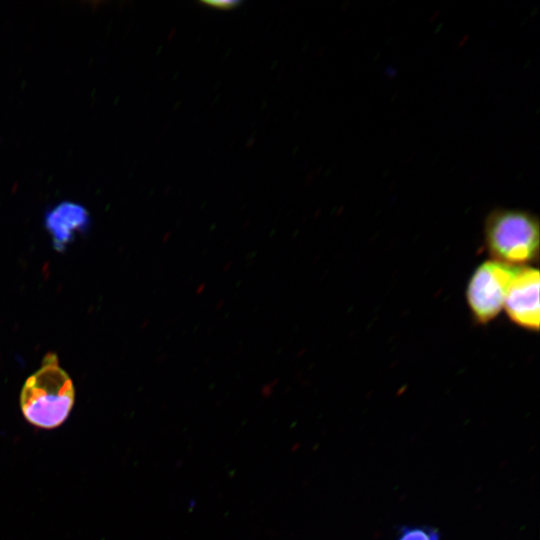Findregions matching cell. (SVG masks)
<instances>
[{"label": "cell", "instance_id": "6da1fadb", "mask_svg": "<svg viewBox=\"0 0 540 540\" xmlns=\"http://www.w3.org/2000/svg\"><path fill=\"white\" fill-rule=\"evenodd\" d=\"M75 389L67 372L59 365L55 353H48L40 368L26 379L20 394L24 418L41 429H54L70 415Z\"/></svg>", "mask_w": 540, "mask_h": 540}, {"label": "cell", "instance_id": "3957f363", "mask_svg": "<svg viewBox=\"0 0 540 540\" xmlns=\"http://www.w3.org/2000/svg\"><path fill=\"white\" fill-rule=\"evenodd\" d=\"M519 268L493 259L476 268L468 282L466 299L478 323H488L503 309L508 288Z\"/></svg>", "mask_w": 540, "mask_h": 540}, {"label": "cell", "instance_id": "7a4b0ae2", "mask_svg": "<svg viewBox=\"0 0 540 540\" xmlns=\"http://www.w3.org/2000/svg\"><path fill=\"white\" fill-rule=\"evenodd\" d=\"M539 220L521 209H495L484 223V243L493 260L528 266L539 255Z\"/></svg>", "mask_w": 540, "mask_h": 540}, {"label": "cell", "instance_id": "277c9868", "mask_svg": "<svg viewBox=\"0 0 540 540\" xmlns=\"http://www.w3.org/2000/svg\"><path fill=\"white\" fill-rule=\"evenodd\" d=\"M503 308L516 325L537 331L539 328V270L521 266L508 288Z\"/></svg>", "mask_w": 540, "mask_h": 540}, {"label": "cell", "instance_id": "8992f818", "mask_svg": "<svg viewBox=\"0 0 540 540\" xmlns=\"http://www.w3.org/2000/svg\"><path fill=\"white\" fill-rule=\"evenodd\" d=\"M397 540H440L439 532L428 526H404Z\"/></svg>", "mask_w": 540, "mask_h": 540}, {"label": "cell", "instance_id": "52a82bcc", "mask_svg": "<svg viewBox=\"0 0 540 540\" xmlns=\"http://www.w3.org/2000/svg\"><path fill=\"white\" fill-rule=\"evenodd\" d=\"M205 4H208L214 8L219 9H230L234 8L238 2L235 1H206Z\"/></svg>", "mask_w": 540, "mask_h": 540}, {"label": "cell", "instance_id": "5b68a950", "mask_svg": "<svg viewBox=\"0 0 540 540\" xmlns=\"http://www.w3.org/2000/svg\"><path fill=\"white\" fill-rule=\"evenodd\" d=\"M90 224L87 210L73 202H62L45 215V227L52 238L53 247L63 251L76 238L86 231Z\"/></svg>", "mask_w": 540, "mask_h": 540}]
</instances>
